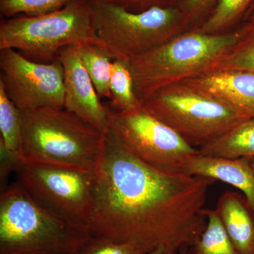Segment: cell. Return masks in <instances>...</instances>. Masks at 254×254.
<instances>
[{"mask_svg": "<svg viewBox=\"0 0 254 254\" xmlns=\"http://www.w3.org/2000/svg\"><path fill=\"white\" fill-rule=\"evenodd\" d=\"M87 44L103 46L95 31L90 0H73L58 11L16 16L0 24V50L11 48L36 63H53L63 48Z\"/></svg>", "mask_w": 254, "mask_h": 254, "instance_id": "5", "label": "cell"}, {"mask_svg": "<svg viewBox=\"0 0 254 254\" xmlns=\"http://www.w3.org/2000/svg\"><path fill=\"white\" fill-rule=\"evenodd\" d=\"M199 154L226 158H254V117L245 119L198 148Z\"/></svg>", "mask_w": 254, "mask_h": 254, "instance_id": "15", "label": "cell"}, {"mask_svg": "<svg viewBox=\"0 0 254 254\" xmlns=\"http://www.w3.org/2000/svg\"></svg>", "mask_w": 254, "mask_h": 254, "instance_id": "30", "label": "cell"}, {"mask_svg": "<svg viewBox=\"0 0 254 254\" xmlns=\"http://www.w3.org/2000/svg\"><path fill=\"white\" fill-rule=\"evenodd\" d=\"M186 249H185V250H182L181 252H180V254H186Z\"/></svg>", "mask_w": 254, "mask_h": 254, "instance_id": "29", "label": "cell"}, {"mask_svg": "<svg viewBox=\"0 0 254 254\" xmlns=\"http://www.w3.org/2000/svg\"><path fill=\"white\" fill-rule=\"evenodd\" d=\"M0 144L20 159L22 144L21 111L9 99L0 83Z\"/></svg>", "mask_w": 254, "mask_h": 254, "instance_id": "21", "label": "cell"}, {"mask_svg": "<svg viewBox=\"0 0 254 254\" xmlns=\"http://www.w3.org/2000/svg\"><path fill=\"white\" fill-rule=\"evenodd\" d=\"M73 0H0V12L6 18L36 16L63 9Z\"/></svg>", "mask_w": 254, "mask_h": 254, "instance_id": "22", "label": "cell"}, {"mask_svg": "<svg viewBox=\"0 0 254 254\" xmlns=\"http://www.w3.org/2000/svg\"><path fill=\"white\" fill-rule=\"evenodd\" d=\"M79 47H66L58 55V59L64 68V108L107 134L109 131L110 108L100 102L93 81L82 63Z\"/></svg>", "mask_w": 254, "mask_h": 254, "instance_id": "11", "label": "cell"}, {"mask_svg": "<svg viewBox=\"0 0 254 254\" xmlns=\"http://www.w3.org/2000/svg\"><path fill=\"white\" fill-rule=\"evenodd\" d=\"M211 179L150 166L110 131L96 173L92 236L132 243L149 254L191 245L206 227L203 214Z\"/></svg>", "mask_w": 254, "mask_h": 254, "instance_id": "1", "label": "cell"}, {"mask_svg": "<svg viewBox=\"0 0 254 254\" xmlns=\"http://www.w3.org/2000/svg\"><path fill=\"white\" fill-rule=\"evenodd\" d=\"M251 160L220 158L198 153L187 162L182 172L235 187L245 195L254 210V173Z\"/></svg>", "mask_w": 254, "mask_h": 254, "instance_id": "13", "label": "cell"}, {"mask_svg": "<svg viewBox=\"0 0 254 254\" xmlns=\"http://www.w3.org/2000/svg\"><path fill=\"white\" fill-rule=\"evenodd\" d=\"M0 83L21 110L43 107L64 108V68L53 63L31 61L11 48L0 50Z\"/></svg>", "mask_w": 254, "mask_h": 254, "instance_id": "10", "label": "cell"}, {"mask_svg": "<svg viewBox=\"0 0 254 254\" xmlns=\"http://www.w3.org/2000/svg\"><path fill=\"white\" fill-rule=\"evenodd\" d=\"M110 88V105L114 111L131 112L141 108L128 62L113 60Z\"/></svg>", "mask_w": 254, "mask_h": 254, "instance_id": "18", "label": "cell"}, {"mask_svg": "<svg viewBox=\"0 0 254 254\" xmlns=\"http://www.w3.org/2000/svg\"><path fill=\"white\" fill-rule=\"evenodd\" d=\"M97 36L114 60L129 61L190 28L176 6L133 12L107 0H90Z\"/></svg>", "mask_w": 254, "mask_h": 254, "instance_id": "6", "label": "cell"}, {"mask_svg": "<svg viewBox=\"0 0 254 254\" xmlns=\"http://www.w3.org/2000/svg\"><path fill=\"white\" fill-rule=\"evenodd\" d=\"M236 31V42L214 69L240 70L254 73V10L246 16Z\"/></svg>", "mask_w": 254, "mask_h": 254, "instance_id": "16", "label": "cell"}, {"mask_svg": "<svg viewBox=\"0 0 254 254\" xmlns=\"http://www.w3.org/2000/svg\"><path fill=\"white\" fill-rule=\"evenodd\" d=\"M82 63L100 98L110 99V79L113 59L104 47L87 44L79 47Z\"/></svg>", "mask_w": 254, "mask_h": 254, "instance_id": "20", "label": "cell"}, {"mask_svg": "<svg viewBox=\"0 0 254 254\" xmlns=\"http://www.w3.org/2000/svg\"><path fill=\"white\" fill-rule=\"evenodd\" d=\"M16 182L32 199L62 220L89 231L96 174L20 160Z\"/></svg>", "mask_w": 254, "mask_h": 254, "instance_id": "8", "label": "cell"}, {"mask_svg": "<svg viewBox=\"0 0 254 254\" xmlns=\"http://www.w3.org/2000/svg\"><path fill=\"white\" fill-rule=\"evenodd\" d=\"M133 12H141L153 7L174 6L176 0H107Z\"/></svg>", "mask_w": 254, "mask_h": 254, "instance_id": "25", "label": "cell"}, {"mask_svg": "<svg viewBox=\"0 0 254 254\" xmlns=\"http://www.w3.org/2000/svg\"><path fill=\"white\" fill-rule=\"evenodd\" d=\"M251 163H252V169H253V171L254 173V158L252 159V160H251Z\"/></svg>", "mask_w": 254, "mask_h": 254, "instance_id": "28", "label": "cell"}, {"mask_svg": "<svg viewBox=\"0 0 254 254\" xmlns=\"http://www.w3.org/2000/svg\"><path fill=\"white\" fill-rule=\"evenodd\" d=\"M236 29L209 34L193 28L128 61L138 98L214 69L237 41Z\"/></svg>", "mask_w": 254, "mask_h": 254, "instance_id": "3", "label": "cell"}, {"mask_svg": "<svg viewBox=\"0 0 254 254\" xmlns=\"http://www.w3.org/2000/svg\"><path fill=\"white\" fill-rule=\"evenodd\" d=\"M254 0H218L204 23L198 28L209 34H222L236 29L245 19Z\"/></svg>", "mask_w": 254, "mask_h": 254, "instance_id": "17", "label": "cell"}, {"mask_svg": "<svg viewBox=\"0 0 254 254\" xmlns=\"http://www.w3.org/2000/svg\"><path fill=\"white\" fill-rule=\"evenodd\" d=\"M142 107L195 148L210 143L247 119L185 82L155 92L142 102Z\"/></svg>", "mask_w": 254, "mask_h": 254, "instance_id": "7", "label": "cell"}, {"mask_svg": "<svg viewBox=\"0 0 254 254\" xmlns=\"http://www.w3.org/2000/svg\"><path fill=\"white\" fill-rule=\"evenodd\" d=\"M109 129L135 156L160 170L182 171L199 153L143 107L131 112L110 110Z\"/></svg>", "mask_w": 254, "mask_h": 254, "instance_id": "9", "label": "cell"}, {"mask_svg": "<svg viewBox=\"0 0 254 254\" xmlns=\"http://www.w3.org/2000/svg\"><path fill=\"white\" fill-rule=\"evenodd\" d=\"M215 212L239 254H254V210L242 193L225 190Z\"/></svg>", "mask_w": 254, "mask_h": 254, "instance_id": "14", "label": "cell"}, {"mask_svg": "<svg viewBox=\"0 0 254 254\" xmlns=\"http://www.w3.org/2000/svg\"><path fill=\"white\" fill-rule=\"evenodd\" d=\"M73 254H148L132 243L92 236Z\"/></svg>", "mask_w": 254, "mask_h": 254, "instance_id": "23", "label": "cell"}, {"mask_svg": "<svg viewBox=\"0 0 254 254\" xmlns=\"http://www.w3.org/2000/svg\"><path fill=\"white\" fill-rule=\"evenodd\" d=\"M206 227L196 240L186 249V254H239L222 226L215 209H205Z\"/></svg>", "mask_w": 254, "mask_h": 254, "instance_id": "19", "label": "cell"}, {"mask_svg": "<svg viewBox=\"0 0 254 254\" xmlns=\"http://www.w3.org/2000/svg\"><path fill=\"white\" fill-rule=\"evenodd\" d=\"M218 0H176L174 6L185 16L191 28H199L212 12Z\"/></svg>", "mask_w": 254, "mask_h": 254, "instance_id": "24", "label": "cell"}, {"mask_svg": "<svg viewBox=\"0 0 254 254\" xmlns=\"http://www.w3.org/2000/svg\"><path fill=\"white\" fill-rule=\"evenodd\" d=\"M148 254H173L169 252L165 247H159L158 248L155 249V250L152 251Z\"/></svg>", "mask_w": 254, "mask_h": 254, "instance_id": "26", "label": "cell"}, {"mask_svg": "<svg viewBox=\"0 0 254 254\" xmlns=\"http://www.w3.org/2000/svg\"><path fill=\"white\" fill-rule=\"evenodd\" d=\"M92 237L55 216L17 182L0 195V254H71Z\"/></svg>", "mask_w": 254, "mask_h": 254, "instance_id": "4", "label": "cell"}, {"mask_svg": "<svg viewBox=\"0 0 254 254\" xmlns=\"http://www.w3.org/2000/svg\"><path fill=\"white\" fill-rule=\"evenodd\" d=\"M254 3L253 4H252V6H251L250 9L249 10V11H248V13H247V15L250 14V12H252V11H254Z\"/></svg>", "mask_w": 254, "mask_h": 254, "instance_id": "27", "label": "cell"}, {"mask_svg": "<svg viewBox=\"0 0 254 254\" xmlns=\"http://www.w3.org/2000/svg\"><path fill=\"white\" fill-rule=\"evenodd\" d=\"M182 82L215 97L246 118L254 117V73L214 69Z\"/></svg>", "mask_w": 254, "mask_h": 254, "instance_id": "12", "label": "cell"}, {"mask_svg": "<svg viewBox=\"0 0 254 254\" xmlns=\"http://www.w3.org/2000/svg\"><path fill=\"white\" fill-rule=\"evenodd\" d=\"M21 115L20 160L96 174L104 153L106 134L65 108L43 107L21 111Z\"/></svg>", "mask_w": 254, "mask_h": 254, "instance_id": "2", "label": "cell"}]
</instances>
